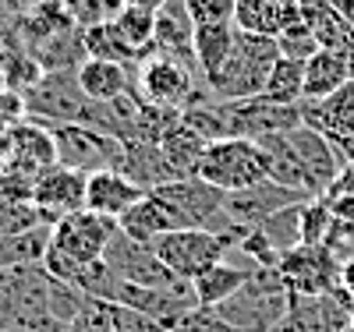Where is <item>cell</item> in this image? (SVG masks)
<instances>
[{
  "mask_svg": "<svg viewBox=\"0 0 354 332\" xmlns=\"http://www.w3.org/2000/svg\"><path fill=\"white\" fill-rule=\"evenodd\" d=\"M290 300H294V293L287 290L280 268L259 265L238 293L209 311H213L220 332H277L290 311Z\"/></svg>",
  "mask_w": 354,
  "mask_h": 332,
  "instance_id": "obj_1",
  "label": "cell"
},
{
  "mask_svg": "<svg viewBox=\"0 0 354 332\" xmlns=\"http://www.w3.org/2000/svg\"><path fill=\"white\" fill-rule=\"evenodd\" d=\"M277 60H280L277 39L241 32L238 28V39H234L230 57L223 60V68L213 78H205V88L213 92V99H223V103L255 99V96H262L266 78H270Z\"/></svg>",
  "mask_w": 354,
  "mask_h": 332,
  "instance_id": "obj_2",
  "label": "cell"
},
{
  "mask_svg": "<svg viewBox=\"0 0 354 332\" xmlns=\"http://www.w3.org/2000/svg\"><path fill=\"white\" fill-rule=\"evenodd\" d=\"M153 195L163 202L174 230H216V233L245 237V233H238L230 226L227 195L220 188H213V184H205L202 177L170 180V184H160Z\"/></svg>",
  "mask_w": 354,
  "mask_h": 332,
  "instance_id": "obj_3",
  "label": "cell"
},
{
  "mask_svg": "<svg viewBox=\"0 0 354 332\" xmlns=\"http://www.w3.org/2000/svg\"><path fill=\"white\" fill-rule=\"evenodd\" d=\"M21 113L36 124H93L96 103L88 99L82 88L75 71H46L28 92L21 96Z\"/></svg>",
  "mask_w": 354,
  "mask_h": 332,
  "instance_id": "obj_4",
  "label": "cell"
},
{
  "mask_svg": "<svg viewBox=\"0 0 354 332\" xmlns=\"http://www.w3.org/2000/svg\"><path fill=\"white\" fill-rule=\"evenodd\" d=\"M241 244V237L234 233H216V230H167L153 240V251L160 262L170 268L177 280H195L205 268L223 262L234 248Z\"/></svg>",
  "mask_w": 354,
  "mask_h": 332,
  "instance_id": "obj_5",
  "label": "cell"
},
{
  "mask_svg": "<svg viewBox=\"0 0 354 332\" xmlns=\"http://www.w3.org/2000/svg\"><path fill=\"white\" fill-rule=\"evenodd\" d=\"M195 64L177 60L167 53H149L138 64V96L153 106H170V110H185L192 103H202L205 96H213L205 88L202 78H195ZM202 75V71H198Z\"/></svg>",
  "mask_w": 354,
  "mask_h": 332,
  "instance_id": "obj_6",
  "label": "cell"
},
{
  "mask_svg": "<svg viewBox=\"0 0 354 332\" xmlns=\"http://www.w3.org/2000/svg\"><path fill=\"white\" fill-rule=\"evenodd\" d=\"M205 184L220 188L223 195L245 191L259 180H266V166H262V153L252 138H220L209 141L205 153L198 159V173Z\"/></svg>",
  "mask_w": 354,
  "mask_h": 332,
  "instance_id": "obj_7",
  "label": "cell"
},
{
  "mask_svg": "<svg viewBox=\"0 0 354 332\" xmlns=\"http://www.w3.org/2000/svg\"><path fill=\"white\" fill-rule=\"evenodd\" d=\"M53 131V148L57 163L78 170V173H100V170H121L124 166V141H117L96 128L85 124H57Z\"/></svg>",
  "mask_w": 354,
  "mask_h": 332,
  "instance_id": "obj_8",
  "label": "cell"
},
{
  "mask_svg": "<svg viewBox=\"0 0 354 332\" xmlns=\"http://www.w3.org/2000/svg\"><path fill=\"white\" fill-rule=\"evenodd\" d=\"M117 233V219L100 216V213H88V208H78V213L57 219L50 230V251H57L68 262L88 265V262H100L110 237Z\"/></svg>",
  "mask_w": 354,
  "mask_h": 332,
  "instance_id": "obj_9",
  "label": "cell"
},
{
  "mask_svg": "<svg viewBox=\"0 0 354 332\" xmlns=\"http://www.w3.org/2000/svg\"><path fill=\"white\" fill-rule=\"evenodd\" d=\"M280 276L290 293L298 297H322L330 293L340 280V265L326 244H298L280 255L277 262Z\"/></svg>",
  "mask_w": 354,
  "mask_h": 332,
  "instance_id": "obj_10",
  "label": "cell"
},
{
  "mask_svg": "<svg viewBox=\"0 0 354 332\" xmlns=\"http://www.w3.org/2000/svg\"><path fill=\"white\" fill-rule=\"evenodd\" d=\"M308 198H312L308 191L283 188V184H277V180H259V184H252L245 191L227 195V216H230V226L238 233H248V230H259L270 216H277L280 208L301 205Z\"/></svg>",
  "mask_w": 354,
  "mask_h": 332,
  "instance_id": "obj_11",
  "label": "cell"
},
{
  "mask_svg": "<svg viewBox=\"0 0 354 332\" xmlns=\"http://www.w3.org/2000/svg\"><path fill=\"white\" fill-rule=\"evenodd\" d=\"M103 262H106V268H110L117 280L135 283V286H170V283H177V276L160 262V255L153 251V244L131 240L121 230L110 237V244L103 251Z\"/></svg>",
  "mask_w": 354,
  "mask_h": 332,
  "instance_id": "obj_12",
  "label": "cell"
},
{
  "mask_svg": "<svg viewBox=\"0 0 354 332\" xmlns=\"http://www.w3.org/2000/svg\"><path fill=\"white\" fill-rule=\"evenodd\" d=\"M287 138H290L294 153H298V159H301V166H305L312 198H322V195H326L337 180H340V173H344V166H347L344 156H340V145L330 141L326 135H319V131L308 128V124H298L294 131H287Z\"/></svg>",
  "mask_w": 354,
  "mask_h": 332,
  "instance_id": "obj_13",
  "label": "cell"
},
{
  "mask_svg": "<svg viewBox=\"0 0 354 332\" xmlns=\"http://www.w3.org/2000/svg\"><path fill=\"white\" fill-rule=\"evenodd\" d=\"M32 202L43 213V219L53 226L57 219H64L78 208H85V173L68 170V166H50L32 188Z\"/></svg>",
  "mask_w": 354,
  "mask_h": 332,
  "instance_id": "obj_14",
  "label": "cell"
},
{
  "mask_svg": "<svg viewBox=\"0 0 354 332\" xmlns=\"http://www.w3.org/2000/svg\"><path fill=\"white\" fill-rule=\"evenodd\" d=\"M301 124L315 128L330 141H344L354 135V78L322 99H301Z\"/></svg>",
  "mask_w": 354,
  "mask_h": 332,
  "instance_id": "obj_15",
  "label": "cell"
},
{
  "mask_svg": "<svg viewBox=\"0 0 354 332\" xmlns=\"http://www.w3.org/2000/svg\"><path fill=\"white\" fill-rule=\"evenodd\" d=\"M149 191L138 188L135 180L121 170H100V173L85 177V208L88 213H100V216H110V219H121Z\"/></svg>",
  "mask_w": 354,
  "mask_h": 332,
  "instance_id": "obj_16",
  "label": "cell"
},
{
  "mask_svg": "<svg viewBox=\"0 0 354 332\" xmlns=\"http://www.w3.org/2000/svg\"><path fill=\"white\" fill-rule=\"evenodd\" d=\"M234 25H238L241 32L277 39L287 28L301 25V4L298 0H238Z\"/></svg>",
  "mask_w": 354,
  "mask_h": 332,
  "instance_id": "obj_17",
  "label": "cell"
},
{
  "mask_svg": "<svg viewBox=\"0 0 354 332\" xmlns=\"http://www.w3.org/2000/svg\"><path fill=\"white\" fill-rule=\"evenodd\" d=\"M75 78H78V88L93 103H110L117 96L131 92V64H117V60L85 57L75 68Z\"/></svg>",
  "mask_w": 354,
  "mask_h": 332,
  "instance_id": "obj_18",
  "label": "cell"
},
{
  "mask_svg": "<svg viewBox=\"0 0 354 332\" xmlns=\"http://www.w3.org/2000/svg\"><path fill=\"white\" fill-rule=\"evenodd\" d=\"M259 265L252 262H216L213 268H205L202 276L192 280V290H195V300H198V308H220L223 300H230L234 293H238L252 273H255Z\"/></svg>",
  "mask_w": 354,
  "mask_h": 332,
  "instance_id": "obj_19",
  "label": "cell"
},
{
  "mask_svg": "<svg viewBox=\"0 0 354 332\" xmlns=\"http://www.w3.org/2000/svg\"><path fill=\"white\" fill-rule=\"evenodd\" d=\"M259 153H262V166H266V180H277L283 188H298V191H308V177H305V166L294 153V145L287 138V131H277V135H262L255 138ZM312 195V191H308Z\"/></svg>",
  "mask_w": 354,
  "mask_h": 332,
  "instance_id": "obj_20",
  "label": "cell"
},
{
  "mask_svg": "<svg viewBox=\"0 0 354 332\" xmlns=\"http://www.w3.org/2000/svg\"><path fill=\"white\" fill-rule=\"evenodd\" d=\"M351 60L344 50H326L319 46L308 60H305V96L301 99H322L337 92L344 81H351Z\"/></svg>",
  "mask_w": 354,
  "mask_h": 332,
  "instance_id": "obj_21",
  "label": "cell"
},
{
  "mask_svg": "<svg viewBox=\"0 0 354 332\" xmlns=\"http://www.w3.org/2000/svg\"><path fill=\"white\" fill-rule=\"evenodd\" d=\"M234 39H238V25L234 21H216V25H195L192 32V50H195V64L202 71V81L213 78L223 60L234 50Z\"/></svg>",
  "mask_w": 354,
  "mask_h": 332,
  "instance_id": "obj_22",
  "label": "cell"
},
{
  "mask_svg": "<svg viewBox=\"0 0 354 332\" xmlns=\"http://www.w3.org/2000/svg\"><path fill=\"white\" fill-rule=\"evenodd\" d=\"M301 4V21L312 28V36L319 39V46L326 50H354V28L333 11L330 0H298Z\"/></svg>",
  "mask_w": 354,
  "mask_h": 332,
  "instance_id": "obj_23",
  "label": "cell"
},
{
  "mask_svg": "<svg viewBox=\"0 0 354 332\" xmlns=\"http://www.w3.org/2000/svg\"><path fill=\"white\" fill-rule=\"evenodd\" d=\"M205 145H209V141H205L198 131H192L185 120H177V124L160 138V153L170 163L174 177L181 180V177H195L198 173V159L205 153Z\"/></svg>",
  "mask_w": 354,
  "mask_h": 332,
  "instance_id": "obj_24",
  "label": "cell"
},
{
  "mask_svg": "<svg viewBox=\"0 0 354 332\" xmlns=\"http://www.w3.org/2000/svg\"><path fill=\"white\" fill-rule=\"evenodd\" d=\"M121 173H128L135 184L145 188V191H156L160 184L177 180L170 163L160 153V145H145V141H128L124 145V166H121Z\"/></svg>",
  "mask_w": 354,
  "mask_h": 332,
  "instance_id": "obj_25",
  "label": "cell"
},
{
  "mask_svg": "<svg viewBox=\"0 0 354 332\" xmlns=\"http://www.w3.org/2000/svg\"><path fill=\"white\" fill-rule=\"evenodd\" d=\"M117 230L121 233H128L131 240H142V244H153V240L160 237V233H167V230H174V223H170V216H167V208H163V202L149 191L145 198H138L128 213L117 219Z\"/></svg>",
  "mask_w": 354,
  "mask_h": 332,
  "instance_id": "obj_26",
  "label": "cell"
},
{
  "mask_svg": "<svg viewBox=\"0 0 354 332\" xmlns=\"http://www.w3.org/2000/svg\"><path fill=\"white\" fill-rule=\"evenodd\" d=\"M50 230L53 226H36L28 233L0 237V273L4 268H18V265H39L50 248Z\"/></svg>",
  "mask_w": 354,
  "mask_h": 332,
  "instance_id": "obj_27",
  "label": "cell"
},
{
  "mask_svg": "<svg viewBox=\"0 0 354 332\" xmlns=\"http://www.w3.org/2000/svg\"><path fill=\"white\" fill-rule=\"evenodd\" d=\"M301 96H305V64L301 60H290V57H280L270 78H266L262 99L280 103V106H298Z\"/></svg>",
  "mask_w": 354,
  "mask_h": 332,
  "instance_id": "obj_28",
  "label": "cell"
},
{
  "mask_svg": "<svg viewBox=\"0 0 354 332\" xmlns=\"http://www.w3.org/2000/svg\"><path fill=\"white\" fill-rule=\"evenodd\" d=\"M113 25L121 39L135 50V57H149L153 50V39H156V11H145V8H135V4H124L121 11L113 14Z\"/></svg>",
  "mask_w": 354,
  "mask_h": 332,
  "instance_id": "obj_29",
  "label": "cell"
},
{
  "mask_svg": "<svg viewBox=\"0 0 354 332\" xmlns=\"http://www.w3.org/2000/svg\"><path fill=\"white\" fill-rule=\"evenodd\" d=\"M82 43H85V57H100V60H117V64H135V50L121 39L113 18L110 21H96L82 28Z\"/></svg>",
  "mask_w": 354,
  "mask_h": 332,
  "instance_id": "obj_30",
  "label": "cell"
},
{
  "mask_svg": "<svg viewBox=\"0 0 354 332\" xmlns=\"http://www.w3.org/2000/svg\"><path fill=\"white\" fill-rule=\"evenodd\" d=\"M301 205H305V202H301ZM301 205L280 208L277 216H270V219L259 226L262 237L273 244L277 255H283V251H290V248H298V244H301Z\"/></svg>",
  "mask_w": 354,
  "mask_h": 332,
  "instance_id": "obj_31",
  "label": "cell"
},
{
  "mask_svg": "<svg viewBox=\"0 0 354 332\" xmlns=\"http://www.w3.org/2000/svg\"><path fill=\"white\" fill-rule=\"evenodd\" d=\"M36 226H50L43 219V213L36 208V202H25V198H11L0 191V237H11V233H28Z\"/></svg>",
  "mask_w": 354,
  "mask_h": 332,
  "instance_id": "obj_32",
  "label": "cell"
},
{
  "mask_svg": "<svg viewBox=\"0 0 354 332\" xmlns=\"http://www.w3.org/2000/svg\"><path fill=\"white\" fill-rule=\"evenodd\" d=\"M46 300H50V318L68 322V325H75L78 315H82L85 304H88V297H85L78 286L57 280V276H50V283H46Z\"/></svg>",
  "mask_w": 354,
  "mask_h": 332,
  "instance_id": "obj_33",
  "label": "cell"
},
{
  "mask_svg": "<svg viewBox=\"0 0 354 332\" xmlns=\"http://www.w3.org/2000/svg\"><path fill=\"white\" fill-rule=\"evenodd\" d=\"M330 205V216H333V233L326 240V248H340V244H354V191H333V195H322Z\"/></svg>",
  "mask_w": 354,
  "mask_h": 332,
  "instance_id": "obj_34",
  "label": "cell"
},
{
  "mask_svg": "<svg viewBox=\"0 0 354 332\" xmlns=\"http://www.w3.org/2000/svg\"><path fill=\"white\" fill-rule=\"evenodd\" d=\"M333 233V216L326 198H308L301 205V244H326Z\"/></svg>",
  "mask_w": 354,
  "mask_h": 332,
  "instance_id": "obj_35",
  "label": "cell"
},
{
  "mask_svg": "<svg viewBox=\"0 0 354 332\" xmlns=\"http://www.w3.org/2000/svg\"><path fill=\"white\" fill-rule=\"evenodd\" d=\"M181 8L192 25H216V21H234L238 0H181Z\"/></svg>",
  "mask_w": 354,
  "mask_h": 332,
  "instance_id": "obj_36",
  "label": "cell"
},
{
  "mask_svg": "<svg viewBox=\"0 0 354 332\" xmlns=\"http://www.w3.org/2000/svg\"><path fill=\"white\" fill-rule=\"evenodd\" d=\"M277 50H280V57H290V60H305L319 50V39L312 36V28L301 21V25H294V28H287V32H280L277 36Z\"/></svg>",
  "mask_w": 354,
  "mask_h": 332,
  "instance_id": "obj_37",
  "label": "cell"
},
{
  "mask_svg": "<svg viewBox=\"0 0 354 332\" xmlns=\"http://www.w3.org/2000/svg\"><path fill=\"white\" fill-rule=\"evenodd\" d=\"M64 8L85 28V25H96V21H110L124 4L121 0H64Z\"/></svg>",
  "mask_w": 354,
  "mask_h": 332,
  "instance_id": "obj_38",
  "label": "cell"
},
{
  "mask_svg": "<svg viewBox=\"0 0 354 332\" xmlns=\"http://www.w3.org/2000/svg\"><path fill=\"white\" fill-rule=\"evenodd\" d=\"M330 4H333V11L354 28V0H330Z\"/></svg>",
  "mask_w": 354,
  "mask_h": 332,
  "instance_id": "obj_39",
  "label": "cell"
},
{
  "mask_svg": "<svg viewBox=\"0 0 354 332\" xmlns=\"http://www.w3.org/2000/svg\"><path fill=\"white\" fill-rule=\"evenodd\" d=\"M333 191H354V166H344V173H340V180L326 191V195H333Z\"/></svg>",
  "mask_w": 354,
  "mask_h": 332,
  "instance_id": "obj_40",
  "label": "cell"
},
{
  "mask_svg": "<svg viewBox=\"0 0 354 332\" xmlns=\"http://www.w3.org/2000/svg\"><path fill=\"white\" fill-rule=\"evenodd\" d=\"M124 4H135V8H145V11H163L170 0H124Z\"/></svg>",
  "mask_w": 354,
  "mask_h": 332,
  "instance_id": "obj_41",
  "label": "cell"
},
{
  "mask_svg": "<svg viewBox=\"0 0 354 332\" xmlns=\"http://www.w3.org/2000/svg\"><path fill=\"white\" fill-rule=\"evenodd\" d=\"M337 145H340L344 163H347V166H354V135H351V138H344V141H337Z\"/></svg>",
  "mask_w": 354,
  "mask_h": 332,
  "instance_id": "obj_42",
  "label": "cell"
},
{
  "mask_svg": "<svg viewBox=\"0 0 354 332\" xmlns=\"http://www.w3.org/2000/svg\"><path fill=\"white\" fill-rule=\"evenodd\" d=\"M340 280H344V286H347V290H354V258L340 268Z\"/></svg>",
  "mask_w": 354,
  "mask_h": 332,
  "instance_id": "obj_43",
  "label": "cell"
},
{
  "mask_svg": "<svg viewBox=\"0 0 354 332\" xmlns=\"http://www.w3.org/2000/svg\"><path fill=\"white\" fill-rule=\"evenodd\" d=\"M121 4H124V0H121Z\"/></svg>",
  "mask_w": 354,
  "mask_h": 332,
  "instance_id": "obj_44",
  "label": "cell"
},
{
  "mask_svg": "<svg viewBox=\"0 0 354 332\" xmlns=\"http://www.w3.org/2000/svg\"><path fill=\"white\" fill-rule=\"evenodd\" d=\"M277 332H280V329H277Z\"/></svg>",
  "mask_w": 354,
  "mask_h": 332,
  "instance_id": "obj_45",
  "label": "cell"
}]
</instances>
